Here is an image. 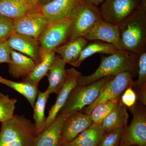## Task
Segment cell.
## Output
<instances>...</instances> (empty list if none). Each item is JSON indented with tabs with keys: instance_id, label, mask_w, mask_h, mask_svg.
I'll return each instance as SVG.
<instances>
[{
	"instance_id": "1",
	"label": "cell",
	"mask_w": 146,
	"mask_h": 146,
	"mask_svg": "<svg viewBox=\"0 0 146 146\" xmlns=\"http://www.w3.org/2000/svg\"><path fill=\"white\" fill-rule=\"evenodd\" d=\"M118 27L125 50L138 55L146 50V0Z\"/></svg>"
},
{
	"instance_id": "2",
	"label": "cell",
	"mask_w": 146,
	"mask_h": 146,
	"mask_svg": "<svg viewBox=\"0 0 146 146\" xmlns=\"http://www.w3.org/2000/svg\"><path fill=\"white\" fill-rule=\"evenodd\" d=\"M139 55L126 50H119L109 56L101 55V61L96 70L89 76L80 75L78 84L84 85L105 77L116 76L129 72L133 76L138 71Z\"/></svg>"
},
{
	"instance_id": "3",
	"label": "cell",
	"mask_w": 146,
	"mask_h": 146,
	"mask_svg": "<svg viewBox=\"0 0 146 146\" xmlns=\"http://www.w3.org/2000/svg\"><path fill=\"white\" fill-rule=\"evenodd\" d=\"M36 136L34 123L24 115H14L2 123L0 146H34Z\"/></svg>"
},
{
	"instance_id": "4",
	"label": "cell",
	"mask_w": 146,
	"mask_h": 146,
	"mask_svg": "<svg viewBox=\"0 0 146 146\" xmlns=\"http://www.w3.org/2000/svg\"><path fill=\"white\" fill-rule=\"evenodd\" d=\"M115 76L105 77L86 85L77 84L71 91L58 115L65 118L73 112L82 111L96 100L106 83Z\"/></svg>"
},
{
	"instance_id": "5",
	"label": "cell",
	"mask_w": 146,
	"mask_h": 146,
	"mask_svg": "<svg viewBox=\"0 0 146 146\" xmlns=\"http://www.w3.org/2000/svg\"><path fill=\"white\" fill-rule=\"evenodd\" d=\"M72 27L68 41L77 37L84 36L95 24L102 20L100 9L84 0L74 9L70 18Z\"/></svg>"
},
{
	"instance_id": "6",
	"label": "cell",
	"mask_w": 146,
	"mask_h": 146,
	"mask_svg": "<svg viewBox=\"0 0 146 146\" xmlns=\"http://www.w3.org/2000/svg\"><path fill=\"white\" fill-rule=\"evenodd\" d=\"M145 106L137 101L129 108L133 119L124 131L119 146H146Z\"/></svg>"
},
{
	"instance_id": "7",
	"label": "cell",
	"mask_w": 146,
	"mask_h": 146,
	"mask_svg": "<svg viewBox=\"0 0 146 146\" xmlns=\"http://www.w3.org/2000/svg\"><path fill=\"white\" fill-rule=\"evenodd\" d=\"M133 75L130 72L120 73L110 80L104 86L96 100L82 112L89 115L93 110L99 104L120 98L127 88L131 86Z\"/></svg>"
},
{
	"instance_id": "8",
	"label": "cell",
	"mask_w": 146,
	"mask_h": 146,
	"mask_svg": "<svg viewBox=\"0 0 146 146\" xmlns=\"http://www.w3.org/2000/svg\"><path fill=\"white\" fill-rule=\"evenodd\" d=\"M72 27V21L68 18L49 23L38 39L44 52L54 50L68 42Z\"/></svg>"
},
{
	"instance_id": "9",
	"label": "cell",
	"mask_w": 146,
	"mask_h": 146,
	"mask_svg": "<svg viewBox=\"0 0 146 146\" xmlns=\"http://www.w3.org/2000/svg\"><path fill=\"white\" fill-rule=\"evenodd\" d=\"M142 0H105L100 8L102 19L119 26L141 4Z\"/></svg>"
},
{
	"instance_id": "10",
	"label": "cell",
	"mask_w": 146,
	"mask_h": 146,
	"mask_svg": "<svg viewBox=\"0 0 146 146\" xmlns=\"http://www.w3.org/2000/svg\"><path fill=\"white\" fill-rule=\"evenodd\" d=\"M49 22L38 8H32L23 18L13 21L14 33L25 35L38 39Z\"/></svg>"
},
{
	"instance_id": "11",
	"label": "cell",
	"mask_w": 146,
	"mask_h": 146,
	"mask_svg": "<svg viewBox=\"0 0 146 146\" xmlns=\"http://www.w3.org/2000/svg\"><path fill=\"white\" fill-rule=\"evenodd\" d=\"M7 43L11 49L30 58L36 64L42 61L45 54L38 39L28 35L14 33Z\"/></svg>"
},
{
	"instance_id": "12",
	"label": "cell",
	"mask_w": 146,
	"mask_h": 146,
	"mask_svg": "<svg viewBox=\"0 0 146 146\" xmlns=\"http://www.w3.org/2000/svg\"><path fill=\"white\" fill-rule=\"evenodd\" d=\"M84 37L89 41L99 40L114 45L119 50H125L121 42L118 26L102 19L97 22Z\"/></svg>"
},
{
	"instance_id": "13",
	"label": "cell",
	"mask_w": 146,
	"mask_h": 146,
	"mask_svg": "<svg viewBox=\"0 0 146 146\" xmlns=\"http://www.w3.org/2000/svg\"><path fill=\"white\" fill-rule=\"evenodd\" d=\"M93 123L89 115L78 111L65 118L61 131V146L68 143Z\"/></svg>"
},
{
	"instance_id": "14",
	"label": "cell",
	"mask_w": 146,
	"mask_h": 146,
	"mask_svg": "<svg viewBox=\"0 0 146 146\" xmlns=\"http://www.w3.org/2000/svg\"><path fill=\"white\" fill-rule=\"evenodd\" d=\"M84 0H53L40 6L39 10L49 23L70 18L73 11Z\"/></svg>"
},
{
	"instance_id": "15",
	"label": "cell",
	"mask_w": 146,
	"mask_h": 146,
	"mask_svg": "<svg viewBox=\"0 0 146 146\" xmlns=\"http://www.w3.org/2000/svg\"><path fill=\"white\" fill-rule=\"evenodd\" d=\"M81 73L75 68L67 69V76L64 85L58 94L54 104L51 108L46 119L45 129L48 127L57 117L60 110L68 100L71 91L78 84L79 76Z\"/></svg>"
},
{
	"instance_id": "16",
	"label": "cell",
	"mask_w": 146,
	"mask_h": 146,
	"mask_svg": "<svg viewBox=\"0 0 146 146\" xmlns=\"http://www.w3.org/2000/svg\"><path fill=\"white\" fill-rule=\"evenodd\" d=\"M87 39L83 36L77 37L66 42L54 50L56 53L67 64L74 66L82 52L88 44Z\"/></svg>"
},
{
	"instance_id": "17",
	"label": "cell",
	"mask_w": 146,
	"mask_h": 146,
	"mask_svg": "<svg viewBox=\"0 0 146 146\" xmlns=\"http://www.w3.org/2000/svg\"><path fill=\"white\" fill-rule=\"evenodd\" d=\"M65 118L58 115L54 121L36 136L34 146H61V131Z\"/></svg>"
},
{
	"instance_id": "18",
	"label": "cell",
	"mask_w": 146,
	"mask_h": 146,
	"mask_svg": "<svg viewBox=\"0 0 146 146\" xmlns=\"http://www.w3.org/2000/svg\"><path fill=\"white\" fill-rule=\"evenodd\" d=\"M66 63L59 56H56L54 62L47 74L49 86L46 91L48 94H58L62 89L67 76Z\"/></svg>"
},
{
	"instance_id": "19",
	"label": "cell",
	"mask_w": 146,
	"mask_h": 146,
	"mask_svg": "<svg viewBox=\"0 0 146 146\" xmlns=\"http://www.w3.org/2000/svg\"><path fill=\"white\" fill-rule=\"evenodd\" d=\"M11 63H8L9 72L16 78H24L31 72L36 64L30 58L11 50Z\"/></svg>"
},
{
	"instance_id": "20",
	"label": "cell",
	"mask_w": 146,
	"mask_h": 146,
	"mask_svg": "<svg viewBox=\"0 0 146 146\" xmlns=\"http://www.w3.org/2000/svg\"><path fill=\"white\" fill-rule=\"evenodd\" d=\"M106 132L100 125L92 123L66 145L70 146H98Z\"/></svg>"
},
{
	"instance_id": "21",
	"label": "cell",
	"mask_w": 146,
	"mask_h": 146,
	"mask_svg": "<svg viewBox=\"0 0 146 146\" xmlns=\"http://www.w3.org/2000/svg\"><path fill=\"white\" fill-rule=\"evenodd\" d=\"M56 55L54 50L49 51L45 54L42 60L36 64L33 70L23 78V82L38 86L40 80L47 76L54 62Z\"/></svg>"
},
{
	"instance_id": "22",
	"label": "cell",
	"mask_w": 146,
	"mask_h": 146,
	"mask_svg": "<svg viewBox=\"0 0 146 146\" xmlns=\"http://www.w3.org/2000/svg\"><path fill=\"white\" fill-rule=\"evenodd\" d=\"M129 117L127 108L120 101L117 107L102 123V127L106 132L115 129L125 130L127 127Z\"/></svg>"
},
{
	"instance_id": "23",
	"label": "cell",
	"mask_w": 146,
	"mask_h": 146,
	"mask_svg": "<svg viewBox=\"0 0 146 146\" xmlns=\"http://www.w3.org/2000/svg\"><path fill=\"white\" fill-rule=\"evenodd\" d=\"M34 8L21 0H0V14L13 21L23 18L27 12Z\"/></svg>"
},
{
	"instance_id": "24",
	"label": "cell",
	"mask_w": 146,
	"mask_h": 146,
	"mask_svg": "<svg viewBox=\"0 0 146 146\" xmlns=\"http://www.w3.org/2000/svg\"><path fill=\"white\" fill-rule=\"evenodd\" d=\"M138 79L132 82L131 88L136 93L137 100L146 104V50L138 56Z\"/></svg>"
},
{
	"instance_id": "25",
	"label": "cell",
	"mask_w": 146,
	"mask_h": 146,
	"mask_svg": "<svg viewBox=\"0 0 146 146\" xmlns=\"http://www.w3.org/2000/svg\"><path fill=\"white\" fill-rule=\"evenodd\" d=\"M87 44L82 52L78 60L75 63L74 67H78L88 57L96 53L111 54L119 51L114 45L99 40H94Z\"/></svg>"
},
{
	"instance_id": "26",
	"label": "cell",
	"mask_w": 146,
	"mask_h": 146,
	"mask_svg": "<svg viewBox=\"0 0 146 146\" xmlns=\"http://www.w3.org/2000/svg\"><path fill=\"white\" fill-rule=\"evenodd\" d=\"M50 94L46 91L42 92L38 91V95L33 108L34 110L33 118L35 123V129L37 136L45 130L46 119L45 110Z\"/></svg>"
},
{
	"instance_id": "27",
	"label": "cell",
	"mask_w": 146,
	"mask_h": 146,
	"mask_svg": "<svg viewBox=\"0 0 146 146\" xmlns=\"http://www.w3.org/2000/svg\"><path fill=\"white\" fill-rule=\"evenodd\" d=\"M0 83L5 84L20 93L25 97L31 105L34 106L38 95V86L22 81L18 82L9 80L0 76Z\"/></svg>"
},
{
	"instance_id": "28",
	"label": "cell",
	"mask_w": 146,
	"mask_h": 146,
	"mask_svg": "<svg viewBox=\"0 0 146 146\" xmlns=\"http://www.w3.org/2000/svg\"><path fill=\"white\" fill-rule=\"evenodd\" d=\"M120 101V97L97 106L89 115L93 123L101 125L110 113L117 107Z\"/></svg>"
},
{
	"instance_id": "29",
	"label": "cell",
	"mask_w": 146,
	"mask_h": 146,
	"mask_svg": "<svg viewBox=\"0 0 146 146\" xmlns=\"http://www.w3.org/2000/svg\"><path fill=\"white\" fill-rule=\"evenodd\" d=\"M17 100L0 93V122L4 123L14 116Z\"/></svg>"
},
{
	"instance_id": "30",
	"label": "cell",
	"mask_w": 146,
	"mask_h": 146,
	"mask_svg": "<svg viewBox=\"0 0 146 146\" xmlns=\"http://www.w3.org/2000/svg\"><path fill=\"white\" fill-rule=\"evenodd\" d=\"M124 130L115 129L107 131L98 146H119Z\"/></svg>"
},
{
	"instance_id": "31",
	"label": "cell",
	"mask_w": 146,
	"mask_h": 146,
	"mask_svg": "<svg viewBox=\"0 0 146 146\" xmlns=\"http://www.w3.org/2000/svg\"><path fill=\"white\" fill-rule=\"evenodd\" d=\"M14 33L13 21L5 16H0V43L7 42Z\"/></svg>"
},
{
	"instance_id": "32",
	"label": "cell",
	"mask_w": 146,
	"mask_h": 146,
	"mask_svg": "<svg viewBox=\"0 0 146 146\" xmlns=\"http://www.w3.org/2000/svg\"><path fill=\"white\" fill-rule=\"evenodd\" d=\"M137 100V96L131 88V85L125 90L120 97V101L129 108L134 106Z\"/></svg>"
},
{
	"instance_id": "33",
	"label": "cell",
	"mask_w": 146,
	"mask_h": 146,
	"mask_svg": "<svg viewBox=\"0 0 146 146\" xmlns=\"http://www.w3.org/2000/svg\"><path fill=\"white\" fill-rule=\"evenodd\" d=\"M11 50L7 42L0 43V63H11Z\"/></svg>"
},
{
	"instance_id": "34",
	"label": "cell",
	"mask_w": 146,
	"mask_h": 146,
	"mask_svg": "<svg viewBox=\"0 0 146 146\" xmlns=\"http://www.w3.org/2000/svg\"><path fill=\"white\" fill-rule=\"evenodd\" d=\"M39 0H30V5L34 8H39Z\"/></svg>"
},
{
	"instance_id": "35",
	"label": "cell",
	"mask_w": 146,
	"mask_h": 146,
	"mask_svg": "<svg viewBox=\"0 0 146 146\" xmlns=\"http://www.w3.org/2000/svg\"><path fill=\"white\" fill-rule=\"evenodd\" d=\"M87 1L97 7L100 4L103 2L105 0H87Z\"/></svg>"
},
{
	"instance_id": "36",
	"label": "cell",
	"mask_w": 146,
	"mask_h": 146,
	"mask_svg": "<svg viewBox=\"0 0 146 146\" xmlns=\"http://www.w3.org/2000/svg\"><path fill=\"white\" fill-rule=\"evenodd\" d=\"M53 0H39V6H42L50 2Z\"/></svg>"
},
{
	"instance_id": "37",
	"label": "cell",
	"mask_w": 146,
	"mask_h": 146,
	"mask_svg": "<svg viewBox=\"0 0 146 146\" xmlns=\"http://www.w3.org/2000/svg\"><path fill=\"white\" fill-rule=\"evenodd\" d=\"M21 1H22L25 3L30 5V0H21Z\"/></svg>"
},
{
	"instance_id": "38",
	"label": "cell",
	"mask_w": 146,
	"mask_h": 146,
	"mask_svg": "<svg viewBox=\"0 0 146 146\" xmlns=\"http://www.w3.org/2000/svg\"><path fill=\"white\" fill-rule=\"evenodd\" d=\"M62 146H70L68 145H63Z\"/></svg>"
},
{
	"instance_id": "39",
	"label": "cell",
	"mask_w": 146,
	"mask_h": 146,
	"mask_svg": "<svg viewBox=\"0 0 146 146\" xmlns=\"http://www.w3.org/2000/svg\"><path fill=\"white\" fill-rule=\"evenodd\" d=\"M1 16V14H0V16Z\"/></svg>"
}]
</instances>
